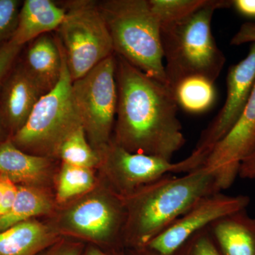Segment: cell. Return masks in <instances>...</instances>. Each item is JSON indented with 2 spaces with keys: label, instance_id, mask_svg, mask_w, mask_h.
Returning a JSON list of instances; mask_svg holds the SVG:
<instances>
[{
  "label": "cell",
  "instance_id": "obj_7",
  "mask_svg": "<svg viewBox=\"0 0 255 255\" xmlns=\"http://www.w3.org/2000/svg\"><path fill=\"white\" fill-rule=\"evenodd\" d=\"M117 57L111 55L78 80L72 96L85 132L105 150L117 117L118 105Z\"/></svg>",
  "mask_w": 255,
  "mask_h": 255
},
{
  "label": "cell",
  "instance_id": "obj_32",
  "mask_svg": "<svg viewBox=\"0 0 255 255\" xmlns=\"http://www.w3.org/2000/svg\"><path fill=\"white\" fill-rule=\"evenodd\" d=\"M8 180H9V178L5 177L2 174H0V208H1L3 199H4L5 189H6Z\"/></svg>",
  "mask_w": 255,
  "mask_h": 255
},
{
  "label": "cell",
  "instance_id": "obj_29",
  "mask_svg": "<svg viewBox=\"0 0 255 255\" xmlns=\"http://www.w3.org/2000/svg\"><path fill=\"white\" fill-rule=\"evenodd\" d=\"M238 175L243 179H255V148L242 162Z\"/></svg>",
  "mask_w": 255,
  "mask_h": 255
},
{
  "label": "cell",
  "instance_id": "obj_21",
  "mask_svg": "<svg viewBox=\"0 0 255 255\" xmlns=\"http://www.w3.org/2000/svg\"><path fill=\"white\" fill-rule=\"evenodd\" d=\"M57 155L64 163L91 169L100 162V157L87 140L83 127L74 130L62 142Z\"/></svg>",
  "mask_w": 255,
  "mask_h": 255
},
{
  "label": "cell",
  "instance_id": "obj_23",
  "mask_svg": "<svg viewBox=\"0 0 255 255\" xmlns=\"http://www.w3.org/2000/svg\"><path fill=\"white\" fill-rule=\"evenodd\" d=\"M209 2V0H148L151 11L161 26L186 18Z\"/></svg>",
  "mask_w": 255,
  "mask_h": 255
},
{
  "label": "cell",
  "instance_id": "obj_19",
  "mask_svg": "<svg viewBox=\"0 0 255 255\" xmlns=\"http://www.w3.org/2000/svg\"><path fill=\"white\" fill-rule=\"evenodd\" d=\"M178 107L192 114L204 113L216 100L214 82L194 75L183 79L172 89Z\"/></svg>",
  "mask_w": 255,
  "mask_h": 255
},
{
  "label": "cell",
  "instance_id": "obj_6",
  "mask_svg": "<svg viewBox=\"0 0 255 255\" xmlns=\"http://www.w3.org/2000/svg\"><path fill=\"white\" fill-rule=\"evenodd\" d=\"M58 28L73 81L88 73L114 53L113 42L98 1H69Z\"/></svg>",
  "mask_w": 255,
  "mask_h": 255
},
{
  "label": "cell",
  "instance_id": "obj_16",
  "mask_svg": "<svg viewBox=\"0 0 255 255\" xmlns=\"http://www.w3.org/2000/svg\"><path fill=\"white\" fill-rule=\"evenodd\" d=\"M66 11L51 0H25L11 41L23 46L41 35L58 29Z\"/></svg>",
  "mask_w": 255,
  "mask_h": 255
},
{
  "label": "cell",
  "instance_id": "obj_1",
  "mask_svg": "<svg viewBox=\"0 0 255 255\" xmlns=\"http://www.w3.org/2000/svg\"><path fill=\"white\" fill-rule=\"evenodd\" d=\"M117 57V144L130 152L172 160L184 145L172 89Z\"/></svg>",
  "mask_w": 255,
  "mask_h": 255
},
{
  "label": "cell",
  "instance_id": "obj_15",
  "mask_svg": "<svg viewBox=\"0 0 255 255\" xmlns=\"http://www.w3.org/2000/svg\"><path fill=\"white\" fill-rule=\"evenodd\" d=\"M222 255H255V219L246 209L226 215L209 226Z\"/></svg>",
  "mask_w": 255,
  "mask_h": 255
},
{
  "label": "cell",
  "instance_id": "obj_33",
  "mask_svg": "<svg viewBox=\"0 0 255 255\" xmlns=\"http://www.w3.org/2000/svg\"><path fill=\"white\" fill-rule=\"evenodd\" d=\"M128 255H148L140 250H129Z\"/></svg>",
  "mask_w": 255,
  "mask_h": 255
},
{
  "label": "cell",
  "instance_id": "obj_28",
  "mask_svg": "<svg viewBox=\"0 0 255 255\" xmlns=\"http://www.w3.org/2000/svg\"><path fill=\"white\" fill-rule=\"evenodd\" d=\"M247 43H255V23H243L231 41V44L233 46Z\"/></svg>",
  "mask_w": 255,
  "mask_h": 255
},
{
  "label": "cell",
  "instance_id": "obj_26",
  "mask_svg": "<svg viewBox=\"0 0 255 255\" xmlns=\"http://www.w3.org/2000/svg\"><path fill=\"white\" fill-rule=\"evenodd\" d=\"M23 46L10 41L0 47V90L8 75L14 68Z\"/></svg>",
  "mask_w": 255,
  "mask_h": 255
},
{
  "label": "cell",
  "instance_id": "obj_13",
  "mask_svg": "<svg viewBox=\"0 0 255 255\" xmlns=\"http://www.w3.org/2000/svg\"><path fill=\"white\" fill-rule=\"evenodd\" d=\"M43 95L22 64L14 65L0 90V115L13 135L26 123Z\"/></svg>",
  "mask_w": 255,
  "mask_h": 255
},
{
  "label": "cell",
  "instance_id": "obj_10",
  "mask_svg": "<svg viewBox=\"0 0 255 255\" xmlns=\"http://www.w3.org/2000/svg\"><path fill=\"white\" fill-rule=\"evenodd\" d=\"M227 95L222 108L201 132L191 154L205 160L210 151L238 122L246 110L255 85V43L246 58L229 69Z\"/></svg>",
  "mask_w": 255,
  "mask_h": 255
},
{
  "label": "cell",
  "instance_id": "obj_5",
  "mask_svg": "<svg viewBox=\"0 0 255 255\" xmlns=\"http://www.w3.org/2000/svg\"><path fill=\"white\" fill-rule=\"evenodd\" d=\"M59 42L62 52L59 81L51 91L42 96L26 123L10 138L21 150L57 154L64 140L82 126L72 96L73 80Z\"/></svg>",
  "mask_w": 255,
  "mask_h": 255
},
{
  "label": "cell",
  "instance_id": "obj_9",
  "mask_svg": "<svg viewBox=\"0 0 255 255\" xmlns=\"http://www.w3.org/2000/svg\"><path fill=\"white\" fill-rule=\"evenodd\" d=\"M104 150L111 176L126 196L167 174L189 173L203 164L202 159L192 154L180 162H172L157 156L129 152L114 142Z\"/></svg>",
  "mask_w": 255,
  "mask_h": 255
},
{
  "label": "cell",
  "instance_id": "obj_8",
  "mask_svg": "<svg viewBox=\"0 0 255 255\" xmlns=\"http://www.w3.org/2000/svg\"><path fill=\"white\" fill-rule=\"evenodd\" d=\"M250 203L248 196L218 192L206 196L145 246L136 250L148 255H179L193 236L223 216L246 209Z\"/></svg>",
  "mask_w": 255,
  "mask_h": 255
},
{
  "label": "cell",
  "instance_id": "obj_2",
  "mask_svg": "<svg viewBox=\"0 0 255 255\" xmlns=\"http://www.w3.org/2000/svg\"><path fill=\"white\" fill-rule=\"evenodd\" d=\"M218 192L216 175L201 166L182 177L167 174L126 196L124 248H142L198 201Z\"/></svg>",
  "mask_w": 255,
  "mask_h": 255
},
{
  "label": "cell",
  "instance_id": "obj_25",
  "mask_svg": "<svg viewBox=\"0 0 255 255\" xmlns=\"http://www.w3.org/2000/svg\"><path fill=\"white\" fill-rule=\"evenodd\" d=\"M179 255H222L215 245L208 227L193 236Z\"/></svg>",
  "mask_w": 255,
  "mask_h": 255
},
{
  "label": "cell",
  "instance_id": "obj_12",
  "mask_svg": "<svg viewBox=\"0 0 255 255\" xmlns=\"http://www.w3.org/2000/svg\"><path fill=\"white\" fill-rule=\"evenodd\" d=\"M127 221L123 199L112 196L87 199L70 211V227L84 237L107 247L110 251H122L124 240L121 230Z\"/></svg>",
  "mask_w": 255,
  "mask_h": 255
},
{
  "label": "cell",
  "instance_id": "obj_34",
  "mask_svg": "<svg viewBox=\"0 0 255 255\" xmlns=\"http://www.w3.org/2000/svg\"><path fill=\"white\" fill-rule=\"evenodd\" d=\"M3 127H5L4 122H3L2 118H1V115H0V132H1V128Z\"/></svg>",
  "mask_w": 255,
  "mask_h": 255
},
{
  "label": "cell",
  "instance_id": "obj_30",
  "mask_svg": "<svg viewBox=\"0 0 255 255\" xmlns=\"http://www.w3.org/2000/svg\"><path fill=\"white\" fill-rule=\"evenodd\" d=\"M233 6L243 16L255 18V0H234Z\"/></svg>",
  "mask_w": 255,
  "mask_h": 255
},
{
  "label": "cell",
  "instance_id": "obj_27",
  "mask_svg": "<svg viewBox=\"0 0 255 255\" xmlns=\"http://www.w3.org/2000/svg\"><path fill=\"white\" fill-rule=\"evenodd\" d=\"M83 251L84 248L81 245L65 243L48 247L36 255H82Z\"/></svg>",
  "mask_w": 255,
  "mask_h": 255
},
{
  "label": "cell",
  "instance_id": "obj_20",
  "mask_svg": "<svg viewBox=\"0 0 255 255\" xmlns=\"http://www.w3.org/2000/svg\"><path fill=\"white\" fill-rule=\"evenodd\" d=\"M17 187L16 199L11 211L0 219V231L34 216L46 214L51 208L48 198L39 191L28 187Z\"/></svg>",
  "mask_w": 255,
  "mask_h": 255
},
{
  "label": "cell",
  "instance_id": "obj_14",
  "mask_svg": "<svg viewBox=\"0 0 255 255\" xmlns=\"http://www.w3.org/2000/svg\"><path fill=\"white\" fill-rule=\"evenodd\" d=\"M21 64L43 95L51 91L61 75L62 52L58 37L46 33L29 42Z\"/></svg>",
  "mask_w": 255,
  "mask_h": 255
},
{
  "label": "cell",
  "instance_id": "obj_18",
  "mask_svg": "<svg viewBox=\"0 0 255 255\" xmlns=\"http://www.w3.org/2000/svg\"><path fill=\"white\" fill-rule=\"evenodd\" d=\"M48 164L46 157L23 152L11 139L0 143V174L11 182H36L43 177Z\"/></svg>",
  "mask_w": 255,
  "mask_h": 255
},
{
  "label": "cell",
  "instance_id": "obj_4",
  "mask_svg": "<svg viewBox=\"0 0 255 255\" xmlns=\"http://www.w3.org/2000/svg\"><path fill=\"white\" fill-rule=\"evenodd\" d=\"M98 5L115 54L147 76L168 85L161 24L151 11L148 0H105L98 1Z\"/></svg>",
  "mask_w": 255,
  "mask_h": 255
},
{
  "label": "cell",
  "instance_id": "obj_3",
  "mask_svg": "<svg viewBox=\"0 0 255 255\" xmlns=\"http://www.w3.org/2000/svg\"><path fill=\"white\" fill-rule=\"evenodd\" d=\"M233 1L209 0L204 7L175 22L161 26V38L169 87L199 75L214 82L226 63L211 28L216 9L231 7Z\"/></svg>",
  "mask_w": 255,
  "mask_h": 255
},
{
  "label": "cell",
  "instance_id": "obj_24",
  "mask_svg": "<svg viewBox=\"0 0 255 255\" xmlns=\"http://www.w3.org/2000/svg\"><path fill=\"white\" fill-rule=\"evenodd\" d=\"M21 4L18 0H0V47L14 36Z\"/></svg>",
  "mask_w": 255,
  "mask_h": 255
},
{
  "label": "cell",
  "instance_id": "obj_22",
  "mask_svg": "<svg viewBox=\"0 0 255 255\" xmlns=\"http://www.w3.org/2000/svg\"><path fill=\"white\" fill-rule=\"evenodd\" d=\"M91 169L63 163L58 188V198L65 201L91 189L94 184Z\"/></svg>",
  "mask_w": 255,
  "mask_h": 255
},
{
  "label": "cell",
  "instance_id": "obj_17",
  "mask_svg": "<svg viewBox=\"0 0 255 255\" xmlns=\"http://www.w3.org/2000/svg\"><path fill=\"white\" fill-rule=\"evenodd\" d=\"M53 243L45 226L28 220L0 231V255H36Z\"/></svg>",
  "mask_w": 255,
  "mask_h": 255
},
{
  "label": "cell",
  "instance_id": "obj_31",
  "mask_svg": "<svg viewBox=\"0 0 255 255\" xmlns=\"http://www.w3.org/2000/svg\"><path fill=\"white\" fill-rule=\"evenodd\" d=\"M82 255H128L123 251H108L98 247L90 246L84 250Z\"/></svg>",
  "mask_w": 255,
  "mask_h": 255
},
{
  "label": "cell",
  "instance_id": "obj_11",
  "mask_svg": "<svg viewBox=\"0 0 255 255\" xmlns=\"http://www.w3.org/2000/svg\"><path fill=\"white\" fill-rule=\"evenodd\" d=\"M255 148V85L246 110L226 135L210 151L202 166L212 171L221 191L239 174L242 162Z\"/></svg>",
  "mask_w": 255,
  "mask_h": 255
}]
</instances>
